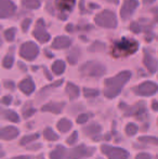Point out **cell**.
Masks as SVG:
<instances>
[{
  "mask_svg": "<svg viewBox=\"0 0 158 159\" xmlns=\"http://www.w3.org/2000/svg\"><path fill=\"white\" fill-rule=\"evenodd\" d=\"M97 91H95V90H84V95L86 96H95V95H97Z\"/></svg>",
  "mask_w": 158,
  "mask_h": 159,
  "instance_id": "cell-20",
  "label": "cell"
},
{
  "mask_svg": "<svg viewBox=\"0 0 158 159\" xmlns=\"http://www.w3.org/2000/svg\"><path fill=\"white\" fill-rule=\"evenodd\" d=\"M2 156H3V152H2L1 146H0V157H2Z\"/></svg>",
  "mask_w": 158,
  "mask_h": 159,
  "instance_id": "cell-28",
  "label": "cell"
},
{
  "mask_svg": "<svg viewBox=\"0 0 158 159\" xmlns=\"http://www.w3.org/2000/svg\"><path fill=\"white\" fill-rule=\"evenodd\" d=\"M141 142H153V144H157V139L156 138H148V136H144V138H140Z\"/></svg>",
  "mask_w": 158,
  "mask_h": 159,
  "instance_id": "cell-19",
  "label": "cell"
},
{
  "mask_svg": "<svg viewBox=\"0 0 158 159\" xmlns=\"http://www.w3.org/2000/svg\"><path fill=\"white\" fill-rule=\"evenodd\" d=\"M19 135V130L14 127H6L0 132V138L3 140H12Z\"/></svg>",
  "mask_w": 158,
  "mask_h": 159,
  "instance_id": "cell-4",
  "label": "cell"
},
{
  "mask_svg": "<svg viewBox=\"0 0 158 159\" xmlns=\"http://www.w3.org/2000/svg\"><path fill=\"white\" fill-rule=\"evenodd\" d=\"M70 128H72V122L68 119H65V118L61 119L59 121V124H57V129L61 132H67Z\"/></svg>",
  "mask_w": 158,
  "mask_h": 159,
  "instance_id": "cell-10",
  "label": "cell"
},
{
  "mask_svg": "<svg viewBox=\"0 0 158 159\" xmlns=\"http://www.w3.org/2000/svg\"><path fill=\"white\" fill-rule=\"evenodd\" d=\"M39 159H43V156H39Z\"/></svg>",
  "mask_w": 158,
  "mask_h": 159,
  "instance_id": "cell-29",
  "label": "cell"
},
{
  "mask_svg": "<svg viewBox=\"0 0 158 159\" xmlns=\"http://www.w3.org/2000/svg\"><path fill=\"white\" fill-rule=\"evenodd\" d=\"M137 132H138V127L134 124H129L126 127V133L128 135H134Z\"/></svg>",
  "mask_w": 158,
  "mask_h": 159,
  "instance_id": "cell-16",
  "label": "cell"
},
{
  "mask_svg": "<svg viewBox=\"0 0 158 159\" xmlns=\"http://www.w3.org/2000/svg\"><path fill=\"white\" fill-rule=\"evenodd\" d=\"M156 86L153 82H145L139 88V92L138 93L142 95H151L156 92Z\"/></svg>",
  "mask_w": 158,
  "mask_h": 159,
  "instance_id": "cell-5",
  "label": "cell"
},
{
  "mask_svg": "<svg viewBox=\"0 0 158 159\" xmlns=\"http://www.w3.org/2000/svg\"><path fill=\"white\" fill-rule=\"evenodd\" d=\"M63 106H64V103H50V104H48V105H46V106L42 107V111L59 114V113H61Z\"/></svg>",
  "mask_w": 158,
  "mask_h": 159,
  "instance_id": "cell-6",
  "label": "cell"
},
{
  "mask_svg": "<svg viewBox=\"0 0 158 159\" xmlns=\"http://www.w3.org/2000/svg\"><path fill=\"white\" fill-rule=\"evenodd\" d=\"M35 109L34 108H30V109H28V111H24V114H23V116L25 118H27V117H30V116L33 115V114H35Z\"/></svg>",
  "mask_w": 158,
  "mask_h": 159,
  "instance_id": "cell-22",
  "label": "cell"
},
{
  "mask_svg": "<svg viewBox=\"0 0 158 159\" xmlns=\"http://www.w3.org/2000/svg\"><path fill=\"white\" fill-rule=\"evenodd\" d=\"M2 103L3 104H6V105H9L11 103V98L10 96H4V98H2Z\"/></svg>",
  "mask_w": 158,
  "mask_h": 159,
  "instance_id": "cell-24",
  "label": "cell"
},
{
  "mask_svg": "<svg viewBox=\"0 0 158 159\" xmlns=\"http://www.w3.org/2000/svg\"><path fill=\"white\" fill-rule=\"evenodd\" d=\"M66 149L63 146H57L52 153L50 154V158L51 159H62L63 157H65L66 155Z\"/></svg>",
  "mask_w": 158,
  "mask_h": 159,
  "instance_id": "cell-8",
  "label": "cell"
},
{
  "mask_svg": "<svg viewBox=\"0 0 158 159\" xmlns=\"http://www.w3.org/2000/svg\"><path fill=\"white\" fill-rule=\"evenodd\" d=\"M38 138H39V134L38 133L32 134V135H26V136H24V138L21 140V145H26V144H28V143L33 142V141L37 140Z\"/></svg>",
  "mask_w": 158,
  "mask_h": 159,
  "instance_id": "cell-13",
  "label": "cell"
},
{
  "mask_svg": "<svg viewBox=\"0 0 158 159\" xmlns=\"http://www.w3.org/2000/svg\"><path fill=\"white\" fill-rule=\"evenodd\" d=\"M144 113H145V105L142 102L140 104H138L135 107L131 108V111L127 114V115H134L138 117V119H141V117L144 115Z\"/></svg>",
  "mask_w": 158,
  "mask_h": 159,
  "instance_id": "cell-7",
  "label": "cell"
},
{
  "mask_svg": "<svg viewBox=\"0 0 158 159\" xmlns=\"http://www.w3.org/2000/svg\"><path fill=\"white\" fill-rule=\"evenodd\" d=\"M67 91H68V94H70V98H76L77 96L79 95V91L74 84H68L67 87Z\"/></svg>",
  "mask_w": 158,
  "mask_h": 159,
  "instance_id": "cell-14",
  "label": "cell"
},
{
  "mask_svg": "<svg viewBox=\"0 0 158 159\" xmlns=\"http://www.w3.org/2000/svg\"><path fill=\"white\" fill-rule=\"evenodd\" d=\"M40 147H41V145L37 144V145H34V146H28L27 148L30 149V151H35V149H38V148H40Z\"/></svg>",
  "mask_w": 158,
  "mask_h": 159,
  "instance_id": "cell-25",
  "label": "cell"
},
{
  "mask_svg": "<svg viewBox=\"0 0 158 159\" xmlns=\"http://www.w3.org/2000/svg\"><path fill=\"white\" fill-rule=\"evenodd\" d=\"M77 138H78V133H77L76 131L73 132L72 135L67 139V143H68V144H75V143H76V141H77Z\"/></svg>",
  "mask_w": 158,
  "mask_h": 159,
  "instance_id": "cell-17",
  "label": "cell"
},
{
  "mask_svg": "<svg viewBox=\"0 0 158 159\" xmlns=\"http://www.w3.org/2000/svg\"><path fill=\"white\" fill-rule=\"evenodd\" d=\"M135 159H151V155L150 154H146V153H141L137 156Z\"/></svg>",
  "mask_w": 158,
  "mask_h": 159,
  "instance_id": "cell-23",
  "label": "cell"
},
{
  "mask_svg": "<svg viewBox=\"0 0 158 159\" xmlns=\"http://www.w3.org/2000/svg\"><path fill=\"white\" fill-rule=\"evenodd\" d=\"M153 109H154V111H157V103H156V101H154V103H153Z\"/></svg>",
  "mask_w": 158,
  "mask_h": 159,
  "instance_id": "cell-27",
  "label": "cell"
},
{
  "mask_svg": "<svg viewBox=\"0 0 158 159\" xmlns=\"http://www.w3.org/2000/svg\"><path fill=\"white\" fill-rule=\"evenodd\" d=\"M44 138L49 141H55L59 139V136L56 135V133H55L51 128H47V129L44 130Z\"/></svg>",
  "mask_w": 158,
  "mask_h": 159,
  "instance_id": "cell-12",
  "label": "cell"
},
{
  "mask_svg": "<svg viewBox=\"0 0 158 159\" xmlns=\"http://www.w3.org/2000/svg\"><path fill=\"white\" fill-rule=\"evenodd\" d=\"M6 117H7V119L11 120L12 122H19L20 121V118H19V116H17V114L14 113V111H7Z\"/></svg>",
  "mask_w": 158,
  "mask_h": 159,
  "instance_id": "cell-15",
  "label": "cell"
},
{
  "mask_svg": "<svg viewBox=\"0 0 158 159\" xmlns=\"http://www.w3.org/2000/svg\"><path fill=\"white\" fill-rule=\"evenodd\" d=\"M102 152L110 159H127L129 156L128 152L118 147H112L108 145H102Z\"/></svg>",
  "mask_w": 158,
  "mask_h": 159,
  "instance_id": "cell-2",
  "label": "cell"
},
{
  "mask_svg": "<svg viewBox=\"0 0 158 159\" xmlns=\"http://www.w3.org/2000/svg\"><path fill=\"white\" fill-rule=\"evenodd\" d=\"M129 78V74L124 73L121 74L119 77L115 78V79H111L106 81V87L105 89V95L108 98H114L115 95H117L119 93L120 89H121L122 84H124L127 79Z\"/></svg>",
  "mask_w": 158,
  "mask_h": 159,
  "instance_id": "cell-1",
  "label": "cell"
},
{
  "mask_svg": "<svg viewBox=\"0 0 158 159\" xmlns=\"http://www.w3.org/2000/svg\"><path fill=\"white\" fill-rule=\"evenodd\" d=\"M84 133L87 134V135H95V134H97L100 131H101V127L99 126V125H95V124H92L90 125L89 127L84 128Z\"/></svg>",
  "mask_w": 158,
  "mask_h": 159,
  "instance_id": "cell-11",
  "label": "cell"
},
{
  "mask_svg": "<svg viewBox=\"0 0 158 159\" xmlns=\"http://www.w3.org/2000/svg\"><path fill=\"white\" fill-rule=\"evenodd\" d=\"M89 116L90 115H88V114H82V115H80L79 117L77 118V122H78V124H84V122L89 119Z\"/></svg>",
  "mask_w": 158,
  "mask_h": 159,
  "instance_id": "cell-18",
  "label": "cell"
},
{
  "mask_svg": "<svg viewBox=\"0 0 158 159\" xmlns=\"http://www.w3.org/2000/svg\"><path fill=\"white\" fill-rule=\"evenodd\" d=\"M12 159H30L29 156H19V157H14Z\"/></svg>",
  "mask_w": 158,
  "mask_h": 159,
  "instance_id": "cell-26",
  "label": "cell"
},
{
  "mask_svg": "<svg viewBox=\"0 0 158 159\" xmlns=\"http://www.w3.org/2000/svg\"><path fill=\"white\" fill-rule=\"evenodd\" d=\"M20 88H21V90L23 91L24 93H26V94H29V93L33 92V90H34V84H33L32 80H25V81H23L21 84H20Z\"/></svg>",
  "mask_w": 158,
  "mask_h": 159,
  "instance_id": "cell-9",
  "label": "cell"
},
{
  "mask_svg": "<svg viewBox=\"0 0 158 159\" xmlns=\"http://www.w3.org/2000/svg\"><path fill=\"white\" fill-rule=\"evenodd\" d=\"M94 152V148L92 147H86L84 145H80L76 148L72 149L70 153L66 155V159H80L84 157L91 156Z\"/></svg>",
  "mask_w": 158,
  "mask_h": 159,
  "instance_id": "cell-3",
  "label": "cell"
},
{
  "mask_svg": "<svg viewBox=\"0 0 158 159\" xmlns=\"http://www.w3.org/2000/svg\"><path fill=\"white\" fill-rule=\"evenodd\" d=\"M53 68H54L55 73L60 74V73H61V71H62V70H63V69H64V65H62L61 63H57L56 65H55L54 67H53Z\"/></svg>",
  "mask_w": 158,
  "mask_h": 159,
  "instance_id": "cell-21",
  "label": "cell"
}]
</instances>
